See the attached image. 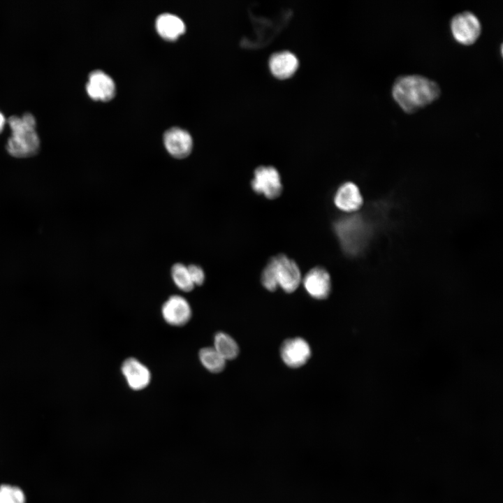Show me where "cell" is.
<instances>
[{
  "label": "cell",
  "instance_id": "1",
  "mask_svg": "<svg viewBox=\"0 0 503 503\" xmlns=\"http://www.w3.org/2000/svg\"><path fill=\"white\" fill-rule=\"evenodd\" d=\"M391 92L395 102L407 113L415 112L429 105L441 94L440 87L435 81L418 74L398 77Z\"/></svg>",
  "mask_w": 503,
  "mask_h": 503
},
{
  "label": "cell",
  "instance_id": "2",
  "mask_svg": "<svg viewBox=\"0 0 503 503\" xmlns=\"http://www.w3.org/2000/svg\"><path fill=\"white\" fill-rule=\"evenodd\" d=\"M8 123L11 129L6 148L10 155L25 158L36 154L40 147V138L36 131V119L30 112L22 116L12 115Z\"/></svg>",
  "mask_w": 503,
  "mask_h": 503
},
{
  "label": "cell",
  "instance_id": "3",
  "mask_svg": "<svg viewBox=\"0 0 503 503\" xmlns=\"http://www.w3.org/2000/svg\"><path fill=\"white\" fill-rule=\"evenodd\" d=\"M261 279L268 291H275L280 286L285 292L292 293L301 282V273L293 260L284 254H279L268 261Z\"/></svg>",
  "mask_w": 503,
  "mask_h": 503
},
{
  "label": "cell",
  "instance_id": "4",
  "mask_svg": "<svg viewBox=\"0 0 503 503\" xmlns=\"http://www.w3.org/2000/svg\"><path fill=\"white\" fill-rule=\"evenodd\" d=\"M334 229L343 249L351 255L362 251L369 237L365 221L357 215L338 219L334 224Z\"/></svg>",
  "mask_w": 503,
  "mask_h": 503
},
{
  "label": "cell",
  "instance_id": "5",
  "mask_svg": "<svg viewBox=\"0 0 503 503\" xmlns=\"http://www.w3.org/2000/svg\"><path fill=\"white\" fill-rule=\"evenodd\" d=\"M450 29L455 41L462 45H471L479 37L481 24L474 13L465 10L452 17Z\"/></svg>",
  "mask_w": 503,
  "mask_h": 503
},
{
  "label": "cell",
  "instance_id": "6",
  "mask_svg": "<svg viewBox=\"0 0 503 503\" xmlns=\"http://www.w3.org/2000/svg\"><path fill=\"white\" fill-rule=\"evenodd\" d=\"M252 189L269 199L277 198L282 193V184L277 170L269 166L258 167L251 182Z\"/></svg>",
  "mask_w": 503,
  "mask_h": 503
},
{
  "label": "cell",
  "instance_id": "7",
  "mask_svg": "<svg viewBox=\"0 0 503 503\" xmlns=\"http://www.w3.org/2000/svg\"><path fill=\"white\" fill-rule=\"evenodd\" d=\"M161 314L168 324L181 327L189 323L192 312L189 302L184 297L173 295L162 305Z\"/></svg>",
  "mask_w": 503,
  "mask_h": 503
},
{
  "label": "cell",
  "instance_id": "8",
  "mask_svg": "<svg viewBox=\"0 0 503 503\" xmlns=\"http://www.w3.org/2000/svg\"><path fill=\"white\" fill-rule=\"evenodd\" d=\"M163 140L166 151L175 159H184L192 151V138L187 131L181 128L168 129L163 134Z\"/></svg>",
  "mask_w": 503,
  "mask_h": 503
},
{
  "label": "cell",
  "instance_id": "9",
  "mask_svg": "<svg viewBox=\"0 0 503 503\" xmlns=\"http://www.w3.org/2000/svg\"><path fill=\"white\" fill-rule=\"evenodd\" d=\"M280 356L287 366L298 368L307 362L311 349L308 343L301 337L288 339L281 345Z\"/></svg>",
  "mask_w": 503,
  "mask_h": 503
},
{
  "label": "cell",
  "instance_id": "10",
  "mask_svg": "<svg viewBox=\"0 0 503 503\" xmlns=\"http://www.w3.org/2000/svg\"><path fill=\"white\" fill-rule=\"evenodd\" d=\"M121 371L129 387L133 391L143 390L151 381L149 369L135 358L125 359L122 364Z\"/></svg>",
  "mask_w": 503,
  "mask_h": 503
},
{
  "label": "cell",
  "instance_id": "11",
  "mask_svg": "<svg viewBox=\"0 0 503 503\" xmlns=\"http://www.w3.org/2000/svg\"><path fill=\"white\" fill-rule=\"evenodd\" d=\"M86 90L92 99L108 101L115 94V85L108 74L101 70H95L89 74Z\"/></svg>",
  "mask_w": 503,
  "mask_h": 503
},
{
  "label": "cell",
  "instance_id": "12",
  "mask_svg": "<svg viewBox=\"0 0 503 503\" xmlns=\"http://www.w3.org/2000/svg\"><path fill=\"white\" fill-rule=\"evenodd\" d=\"M302 283L307 293L315 299H325L330 292V275L322 267L311 269L304 277Z\"/></svg>",
  "mask_w": 503,
  "mask_h": 503
},
{
  "label": "cell",
  "instance_id": "13",
  "mask_svg": "<svg viewBox=\"0 0 503 503\" xmlns=\"http://www.w3.org/2000/svg\"><path fill=\"white\" fill-rule=\"evenodd\" d=\"M337 208L346 212L358 210L363 204V198L358 187L352 182L342 184L334 196Z\"/></svg>",
  "mask_w": 503,
  "mask_h": 503
},
{
  "label": "cell",
  "instance_id": "14",
  "mask_svg": "<svg viewBox=\"0 0 503 503\" xmlns=\"http://www.w3.org/2000/svg\"><path fill=\"white\" fill-rule=\"evenodd\" d=\"M298 65L297 57L288 50L275 52L269 59L272 73L279 78H286L291 75L297 69Z\"/></svg>",
  "mask_w": 503,
  "mask_h": 503
},
{
  "label": "cell",
  "instance_id": "15",
  "mask_svg": "<svg viewBox=\"0 0 503 503\" xmlns=\"http://www.w3.org/2000/svg\"><path fill=\"white\" fill-rule=\"evenodd\" d=\"M156 28L159 35L166 40H175L185 31L184 22L177 15L163 13L156 20Z\"/></svg>",
  "mask_w": 503,
  "mask_h": 503
},
{
  "label": "cell",
  "instance_id": "16",
  "mask_svg": "<svg viewBox=\"0 0 503 503\" xmlns=\"http://www.w3.org/2000/svg\"><path fill=\"white\" fill-rule=\"evenodd\" d=\"M213 348L226 360L235 359L239 353L237 342L230 335L223 332L215 334Z\"/></svg>",
  "mask_w": 503,
  "mask_h": 503
},
{
  "label": "cell",
  "instance_id": "17",
  "mask_svg": "<svg viewBox=\"0 0 503 503\" xmlns=\"http://www.w3.org/2000/svg\"><path fill=\"white\" fill-rule=\"evenodd\" d=\"M198 358L202 365L212 373H219L225 368L226 360L213 347L202 348Z\"/></svg>",
  "mask_w": 503,
  "mask_h": 503
},
{
  "label": "cell",
  "instance_id": "18",
  "mask_svg": "<svg viewBox=\"0 0 503 503\" xmlns=\"http://www.w3.org/2000/svg\"><path fill=\"white\" fill-rule=\"evenodd\" d=\"M170 276L174 284L184 292H190L194 289L187 265L182 263H175L170 268Z\"/></svg>",
  "mask_w": 503,
  "mask_h": 503
},
{
  "label": "cell",
  "instance_id": "19",
  "mask_svg": "<svg viewBox=\"0 0 503 503\" xmlns=\"http://www.w3.org/2000/svg\"><path fill=\"white\" fill-rule=\"evenodd\" d=\"M0 503H25L22 490L10 485L0 486Z\"/></svg>",
  "mask_w": 503,
  "mask_h": 503
},
{
  "label": "cell",
  "instance_id": "20",
  "mask_svg": "<svg viewBox=\"0 0 503 503\" xmlns=\"http://www.w3.org/2000/svg\"><path fill=\"white\" fill-rule=\"evenodd\" d=\"M187 268L194 286L203 285L205 280V274L203 269L196 264L189 265Z\"/></svg>",
  "mask_w": 503,
  "mask_h": 503
},
{
  "label": "cell",
  "instance_id": "21",
  "mask_svg": "<svg viewBox=\"0 0 503 503\" xmlns=\"http://www.w3.org/2000/svg\"><path fill=\"white\" fill-rule=\"evenodd\" d=\"M6 122V118L3 113L0 111V132L2 131Z\"/></svg>",
  "mask_w": 503,
  "mask_h": 503
}]
</instances>
